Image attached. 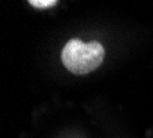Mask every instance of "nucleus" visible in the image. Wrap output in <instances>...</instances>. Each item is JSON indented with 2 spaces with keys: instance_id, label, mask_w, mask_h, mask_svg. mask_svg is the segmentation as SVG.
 Listing matches in <instances>:
<instances>
[{
  "instance_id": "nucleus-2",
  "label": "nucleus",
  "mask_w": 153,
  "mask_h": 138,
  "mask_svg": "<svg viewBox=\"0 0 153 138\" xmlns=\"http://www.w3.org/2000/svg\"><path fill=\"white\" fill-rule=\"evenodd\" d=\"M29 4L36 8H50L58 4V1L57 0H30Z\"/></svg>"
},
{
  "instance_id": "nucleus-1",
  "label": "nucleus",
  "mask_w": 153,
  "mask_h": 138,
  "mask_svg": "<svg viewBox=\"0 0 153 138\" xmlns=\"http://www.w3.org/2000/svg\"><path fill=\"white\" fill-rule=\"evenodd\" d=\"M105 48L100 42L84 43L80 39H71L62 48L61 60L64 66L73 75H87L100 68L103 62Z\"/></svg>"
}]
</instances>
